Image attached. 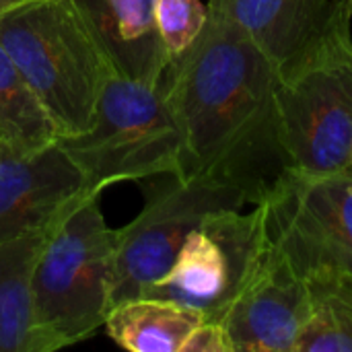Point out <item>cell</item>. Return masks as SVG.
Listing matches in <instances>:
<instances>
[{
  "label": "cell",
  "mask_w": 352,
  "mask_h": 352,
  "mask_svg": "<svg viewBox=\"0 0 352 352\" xmlns=\"http://www.w3.org/2000/svg\"><path fill=\"white\" fill-rule=\"evenodd\" d=\"M173 56L163 91L182 136L179 177H208L260 204L291 169L278 126V70L214 4Z\"/></svg>",
  "instance_id": "cell-1"
},
{
  "label": "cell",
  "mask_w": 352,
  "mask_h": 352,
  "mask_svg": "<svg viewBox=\"0 0 352 352\" xmlns=\"http://www.w3.org/2000/svg\"><path fill=\"white\" fill-rule=\"evenodd\" d=\"M0 45L60 128L82 132L107 80L122 74L80 0H31L0 14Z\"/></svg>",
  "instance_id": "cell-2"
},
{
  "label": "cell",
  "mask_w": 352,
  "mask_h": 352,
  "mask_svg": "<svg viewBox=\"0 0 352 352\" xmlns=\"http://www.w3.org/2000/svg\"><path fill=\"white\" fill-rule=\"evenodd\" d=\"M101 192H85L52 223L33 270L35 320L52 351L87 340L111 309L118 229Z\"/></svg>",
  "instance_id": "cell-3"
},
{
  "label": "cell",
  "mask_w": 352,
  "mask_h": 352,
  "mask_svg": "<svg viewBox=\"0 0 352 352\" xmlns=\"http://www.w3.org/2000/svg\"><path fill=\"white\" fill-rule=\"evenodd\" d=\"M352 12L338 0L320 39L278 76V126L291 171H349L352 148Z\"/></svg>",
  "instance_id": "cell-4"
},
{
  "label": "cell",
  "mask_w": 352,
  "mask_h": 352,
  "mask_svg": "<svg viewBox=\"0 0 352 352\" xmlns=\"http://www.w3.org/2000/svg\"><path fill=\"white\" fill-rule=\"evenodd\" d=\"M165 72V70H163ZM89 192L182 171V136L161 78L116 74L82 132L58 138Z\"/></svg>",
  "instance_id": "cell-5"
},
{
  "label": "cell",
  "mask_w": 352,
  "mask_h": 352,
  "mask_svg": "<svg viewBox=\"0 0 352 352\" xmlns=\"http://www.w3.org/2000/svg\"><path fill=\"white\" fill-rule=\"evenodd\" d=\"M142 210L118 229L111 307L142 297L167 274L188 235L219 212L248 204L243 192L208 177L163 175Z\"/></svg>",
  "instance_id": "cell-6"
},
{
  "label": "cell",
  "mask_w": 352,
  "mask_h": 352,
  "mask_svg": "<svg viewBox=\"0 0 352 352\" xmlns=\"http://www.w3.org/2000/svg\"><path fill=\"white\" fill-rule=\"evenodd\" d=\"M268 231L305 278L352 283V173L287 171L264 202Z\"/></svg>",
  "instance_id": "cell-7"
},
{
  "label": "cell",
  "mask_w": 352,
  "mask_h": 352,
  "mask_svg": "<svg viewBox=\"0 0 352 352\" xmlns=\"http://www.w3.org/2000/svg\"><path fill=\"white\" fill-rule=\"evenodd\" d=\"M268 237L266 208L210 214L184 241L171 268L142 297H157L204 314L214 322L235 295L250 262Z\"/></svg>",
  "instance_id": "cell-8"
},
{
  "label": "cell",
  "mask_w": 352,
  "mask_h": 352,
  "mask_svg": "<svg viewBox=\"0 0 352 352\" xmlns=\"http://www.w3.org/2000/svg\"><path fill=\"white\" fill-rule=\"evenodd\" d=\"M307 316L309 285L268 231L214 322L225 326L235 352H295Z\"/></svg>",
  "instance_id": "cell-9"
},
{
  "label": "cell",
  "mask_w": 352,
  "mask_h": 352,
  "mask_svg": "<svg viewBox=\"0 0 352 352\" xmlns=\"http://www.w3.org/2000/svg\"><path fill=\"white\" fill-rule=\"evenodd\" d=\"M85 192L82 173L58 140L39 148L0 142V243L50 225Z\"/></svg>",
  "instance_id": "cell-10"
},
{
  "label": "cell",
  "mask_w": 352,
  "mask_h": 352,
  "mask_svg": "<svg viewBox=\"0 0 352 352\" xmlns=\"http://www.w3.org/2000/svg\"><path fill=\"white\" fill-rule=\"evenodd\" d=\"M276 66L291 68L324 33L338 0H208Z\"/></svg>",
  "instance_id": "cell-11"
},
{
  "label": "cell",
  "mask_w": 352,
  "mask_h": 352,
  "mask_svg": "<svg viewBox=\"0 0 352 352\" xmlns=\"http://www.w3.org/2000/svg\"><path fill=\"white\" fill-rule=\"evenodd\" d=\"M52 223L0 243V352H52L33 305V270Z\"/></svg>",
  "instance_id": "cell-12"
},
{
  "label": "cell",
  "mask_w": 352,
  "mask_h": 352,
  "mask_svg": "<svg viewBox=\"0 0 352 352\" xmlns=\"http://www.w3.org/2000/svg\"><path fill=\"white\" fill-rule=\"evenodd\" d=\"M118 70L136 78H161L171 56L155 21L157 0H80Z\"/></svg>",
  "instance_id": "cell-13"
},
{
  "label": "cell",
  "mask_w": 352,
  "mask_h": 352,
  "mask_svg": "<svg viewBox=\"0 0 352 352\" xmlns=\"http://www.w3.org/2000/svg\"><path fill=\"white\" fill-rule=\"evenodd\" d=\"M204 314L157 297H134L113 305L105 318L109 338L132 352H179Z\"/></svg>",
  "instance_id": "cell-14"
},
{
  "label": "cell",
  "mask_w": 352,
  "mask_h": 352,
  "mask_svg": "<svg viewBox=\"0 0 352 352\" xmlns=\"http://www.w3.org/2000/svg\"><path fill=\"white\" fill-rule=\"evenodd\" d=\"M60 138V128L25 74L0 45V142L39 148Z\"/></svg>",
  "instance_id": "cell-15"
},
{
  "label": "cell",
  "mask_w": 352,
  "mask_h": 352,
  "mask_svg": "<svg viewBox=\"0 0 352 352\" xmlns=\"http://www.w3.org/2000/svg\"><path fill=\"white\" fill-rule=\"evenodd\" d=\"M309 316L295 352H352V283L311 278Z\"/></svg>",
  "instance_id": "cell-16"
},
{
  "label": "cell",
  "mask_w": 352,
  "mask_h": 352,
  "mask_svg": "<svg viewBox=\"0 0 352 352\" xmlns=\"http://www.w3.org/2000/svg\"><path fill=\"white\" fill-rule=\"evenodd\" d=\"M206 16L208 6L200 0H157V31L171 58L194 43L204 29Z\"/></svg>",
  "instance_id": "cell-17"
},
{
  "label": "cell",
  "mask_w": 352,
  "mask_h": 352,
  "mask_svg": "<svg viewBox=\"0 0 352 352\" xmlns=\"http://www.w3.org/2000/svg\"><path fill=\"white\" fill-rule=\"evenodd\" d=\"M179 352H235L223 324L204 320L186 338Z\"/></svg>",
  "instance_id": "cell-18"
},
{
  "label": "cell",
  "mask_w": 352,
  "mask_h": 352,
  "mask_svg": "<svg viewBox=\"0 0 352 352\" xmlns=\"http://www.w3.org/2000/svg\"><path fill=\"white\" fill-rule=\"evenodd\" d=\"M27 2H31V0H0V14L6 12V10H12L16 6H23Z\"/></svg>",
  "instance_id": "cell-19"
},
{
  "label": "cell",
  "mask_w": 352,
  "mask_h": 352,
  "mask_svg": "<svg viewBox=\"0 0 352 352\" xmlns=\"http://www.w3.org/2000/svg\"><path fill=\"white\" fill-rule=\"evenodd\" d=\"M349 171L352 173V148H351V163H349Z\"/></svg>",
  "instance_id": "cell-20"
},
{
  "label": "cell",
  "mask_w": 352,
  "mask_h": 352,
  "mask_svg": "<svg viewBox=\"0 0 352 352\" xmlns=\"http://www.w3.org/2000/svg\"><path fill=\"white\" fill-rule=\"evenodd\" d=\"M346 6H349V10L352 12V0H346Z\"/></svg>",
  "instance_id": "cell-21"
}]
</instances>
